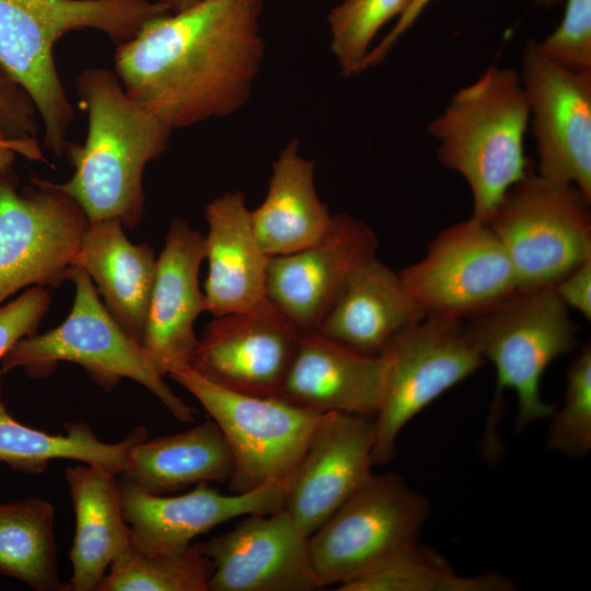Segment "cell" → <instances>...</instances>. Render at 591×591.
Returning a JSON list of instances; mask_svg holds the SVG:
<instances>
[{"instance_id": "cell-1", "label": "cell", "mask_w": 591, "mask_h": 591, "mask_svg": "<svg viewBox=\"0 0 591 591\" xmlns=\"http://www.w3.org/2000/svg\"><path fill=\"white\" fill-rule=\"evenodd\" d=\"M259 3L199 0L116 46L126 92L172 131L242 107L264 56Z\"/></svg>"}, {"instance_id": "cell-2", "label": "cell", "mask_w": 591, "mask_h": 591, "mask_svg": "<svg viewBox=\"0 0 591 591\" xmlns=\"http://www.w3.org/2000/svg\"><path fill=\"white\" fill-rule=\"evenodd\" d=\"M76 88L88 113L86 137L69 142L65 154L73 174L55 184L90 222L118 218L136 228L144 210V167L165 151L172 130L126 92L114 71L84 69Z\"/></svg>"}, {"instance_id": "cell-3", "label": "cell", "mask_w": 591, "mask_h": 591, "mask_svg": "<svg viewBox=\"0 0 591 591\" xmlns=\"http://www.w3.org/2000/svg\"><path fill=\"white\" fill-rule=\"evenodd\" d=\"M167 12L155 0H0V72L34 104L45 148L62 155L74 118L55 61L57 43L93 30L117 46Z\"/></svg>"}, {"instance_id": "cell-4", "label": "cell", "mask_w": 591, "mask_h": 591, "mask_svg": "<svg viewBox=\"0 0 591 591\" xmlns=\"http://www.w3.org/2000/svg\"><path fill=\"white\" fill-rule=\"evenodd\" d=\"M529 123L520 73L491 65L428 124L439 161L470 186L472 216L487 222L508 189L528 174Z\"/></svg>"}, {"instance_id": "cell-5", "label": "cell", "mask_w": 591, "mask_h": 591, "mask_svg": "<svg viewBox=\"0 0 591 591\" xmlns=\"http://www.w3.org/2000/svg\"><path fill=\"white\" fill-rule=\"evenodd\" d=\"M468 340L497 373V390L478 444L495 464L502 453L497 432L503 413V390H513L519 412L515 430L548 418L556 406L541 397V380L548 364L572 350L577 326L554 288L517 290L487 311L464 322Z\"/></svg>"}, {"instance_id": "cell-6", "label": "cell", "mask_w": 591, "mask_h": 591, "mask_svg": "<svg viewBox=\"0 0 591 591\" xmlns=\"http://www.w3.org/2000/svg\"><path fill=\"white\" fill-rule=\"evenodd\" d=\"M76 293L68 317L56 328L20 339L1 359L0 375L22 368L28 375H48L61 361L81 366L103 389L123 379L152 392L170 413L192 422L196 410L164 382L142 344L128 335L100 301L90 276L76 267L70 276Z\"/></svg>"}, {"instance_id": "cell-7", "label": "cell", "mask_w": 591, "mask_h": 591, "mask_svg": "<svg viewBox=\"0 0 591 591\" xmlns=\"http://www.w3.org/2000/svg\"><path fill=\"white\" fill-rule=\"evenodd\" d=\"M167 375L198 399L223 433L233 460V493L268 484L286 489L325 413L223 389L188 366Z\"/></svg>"}, {"instance_id": "cell-8", "label": "cell", "mask_w": 591, "mask_h": 591, "mask_svg": "<svg viewBox=\"0 0 591 591\" xmlns=\"http://www.w3.org/2000/svg\"><path fill=\"white\" fill-rule=\"evenodd\" d=\"M430 502L395 473L371 474L312 535L320 588L341 586L418 542Z\"/></svg>"}, {"instance_id": "cell-9", "label": "cell", "mask_w": 591, "mask_h": 591, "mask_svg": "<svg viewBox=\"0 0 591 591\" xmlns=\"http://www.w3.org/2000/svg\"><path fill=\"white\" fill-rule=\"evenodd\" d=\"M575 186L528 174L505 194L487 223L513 267L518 290L553 288L591 258V216Z\"/></svg>"}, {"instance_id": "cell-10", "label": "cell", "mask_w": 591, "mask_h": 591, "mask_svg": "<svg viewBox=\"0 0 591 591\" xmlns=\"http://www.w3.org/2000/svg\"><path fill=\"white\" fill-rule=\"evenodd\" d=\"M19 190L11 170L0 172V304L30 286H58L76 268L90 221L55 182L33 178Z\"/></svg>"}, {"instance_id": "cell-11", "label": "cell", "mask_w": 591, "mask_h": 591, "mask_svg": "<svg viewBox=\"0 0 591 591\" xmlns=\"http://www.w3.org/2000/svg\"><path fill=\"white\" fill-rule=\"evenodd\" d=\"M380 355L384 389L373 417V465L390 463L403 428L486 362L468 340L464 322L441 317H425L406 328Z\"/></svg>"}, {"instance_id": "cell-12", "label": "cell", "mask_w": 591, "mask_h": 591, "mask_svg": "<svg viewBox=\"0 0 591 591\" xmlns=\"http://www.w3.org/2000/svg\"><path fill=\"white\" fill-rule=\"evenodd\" d=\"M398 274L425 317L465 322L518 290L503 246L474 216L437 234L426 255Z\"/></svg>"}, {"instance_id": "cell-13", "label": "cell", "mask_w": 591, "mask_h": 591, "mask_svg": "<svg viewBox=\"0 0 591 591\" xmlns=\"http://www.w3.org/2000/svg\"><path fill=\"white\" fill-rule=\"evenodd\" d=\"M536 141L537 175L591 201V73L566 69L528 40L520 73Z\"/></svg>"}, {"instance_id": "cell-14", "label": "cell", "mask_w": 591, "mask_h": 591, "mask_svg": "<svg viewBox=\"0 0 591 591\" xmlns=\"http://www.w3.org/2000/svg\"><path fill=\"white\" fill-rule=\"evenodd\" d=\"M303 333L267 300L216 317L197 339L188 367L223 389L276 396Z\"/></svg>"}, {"instance_id": "cell-15", "label": "cell", "mask_w": 591, "mask_h": 591, "mask_svg": "<svg viewBox=\"0 0 591 591\" xmlns=\"http://www.w3.org/2000/svg\"><path fill=\"white\" fill-rule=\"evenodd\" d=\"M198 546L212 564L208 591L321 589L309 537L283 508L245 515L232 530Z\"/></svg>"}, {"instance_id": "cell-16", "label": "cell", "mask_w": 591, "mask_h": 591, "mask_svg": "<svg viewBox=\"0 0 591 591\" xmlns=\"http://www.w3.org/2000/svg\"><path fill=\"white\" fill-rule=\"evenodd\" d=\"M373 417L325 413L285 489L283 509L309 537L372 474Z\"/></svg>"}, {"instance_id": "cell-17", "label": "cell", "mask_w": 591, "mask_h": 591, "mask_svg": "<svg viewBox=\"0 0 591 591\" xmlns=\"http://www.w3.org/2000/svg\"><path fill=\"white\" fill-rule=\"evenodd\" d=\"M378 244L366 222L336 215L317 243L269 257L267 298L301 329L315 332L351 274L376 256Z\"/></svg>"}, {"instance_id": "cell-18", "label": "cell", "mask_w": 591, "mask_h": 591, "mask_svg": "<svg viewBox=\"0 0 591 591\" xmlns=\"http://www.w3.org/2000/svg\"><path fill=\"white\" fill-rule=\"evenodd\" d=\"M130 545L142 553L177 552L193 540L237 517L267 514L283 508L285 488L264 485L252 491L223 495L208 484L189 493L152 495L118 479Z\"/></svg>"}, {"instance_id": "cell-19", "label": "cell", "mask_w": 591, "mask_h": 591, "mask_svg": "<svg viewBox=\"0 0 591 591\" xmlns=\"http://www.w3.org/2000/svg\"><path fill=\"white\" fill-rule=\"evenodd\" d=\"M204 259L205 236L182 218H175L157 258L141 340L163 378L173 369L188 366L196 347L194 324L206 311L205 296L199 288Z\"/></svg>"}, {"instance_id": "cell-20", "label": "cell", "mask_w": 591, "mask_h": 591, "mask_svg": "<svg viewBox=\"0 0 591 591\" xmlns=\"http://www.w3.org/2000/svg\"><path fill=\"white\" fill-rule=\"evenodd\" d=\"M382 355H367L304 332L275 397L317 413L374 417L384 389Z\"/></svg>"}, {"instance_id": "cell-21", "label": "cell", "mask_w": 591, "mask_h": 591, "mask_svg": "<svg viewBox=\"0 0 591 591\" xmlns=\"http://www.w3.org/2000/svg\"><path fill=\"white\" fill-rule=\"evenodd\" d=\"M205 215L206 311L218 317L262 305L268 300L269 256L255 235L244 194H222L207 205Z\"/></svg>"}, {"instance_id": "cell-22", "label": "cell", "mask_w": 591, "mask_h": 591, "mask_svg": "<svg viewBox=\"0 0 591 591\" xmlns=\"http://www.w3.org/2000/svg\"><path fill=\"white\" fill-rule=\"evenodd\" d=\"M422 318L399 274L375 256L351 274L315 332L359 352L380 355Z\"/></svg>"}, {"instance_id": "cell-23", "label": "cell", "mask_w": 591, "mask_h": 591, "mask_svg": "<svg viewBox=\"0 0 591 591\" xmlns=\"http://www.w3.org/2000/svg\"><path fill=\"white\" fill-rule=\"evenodd\" d=\"M76 514L67 591H97L112 563L130 546L117 475L79 462L65 472Z\"/></svg>"}, {"instance_id": "cell-24", "label": "cell", "mask_w": 591, "mask_h": 591, "mask_svg": "<svg viewBox=\"0 0 591 591\" xmlns=\"http://www.w3.org/2000/svg\"><path fill=\"white\" fill-rule=\"evenodd\" d=\"M335 217L317 195L314 162L292 139L273 163L265 199L251 210L258 243L269 257L299 252L321 241Z\"/></svg>"}, {"instance_id": "cell-25", "label": "cell", "mask_w": 591, "mask_h": 591, "mask_svg": "<svg viewBox=\"0 0 591 591\" xmlns=\"http://www.w3.org/2000/svg\"><path fill=\"white\" fill-rule=\"evenodd\" d=\"M76 267L95 281L107 311L121 328L141 343L157 269L150 246L130 242L118 218L90 222Z\"/></svg>"}, {"instance_id": "cell-26", "label": "cell", "mask_w": 591, "mask_h": 591, "mask_svg": "<svg viewBox=\"0 0 591 591\" xmlns=\"http://www.w3.org/2000/svg\"><path fill=\"white\" fill-rule=\"evenodd\" d=\"M232 470L230 448L211 419L186 431L140 441L119 479L152 495H166L193 485L229 483Z\"/></svg>"}, {"instance_id": "cell-27", "label": "cell", "mask_w": 591, "mask_h": 591, "mask_svg": "<svg viewBox=\"0 0 591 591\" xmlns=\"http://www.w3.org/2000/svg\"><path fill=\"white\" fill-rule=\"evenodd\" d=\"M66 434L27 427L13 418L0 402V464L25 474H40L50 461L63 459L94 464L120 475L134 445L148 438L147 428H135L115 443L101 441L85 422L65 424Z\"/></svg>"}, {"instance_id": "cell-28", "label": "cell", "mask_w": 591, "mask_h": 591, "mask_svg": "<svg viewBox=\"0 0 591 591\" xmlns=\"http://www.w3.org/2000/svg\"><path fill=\"white\" fill-rule=\"evenodd\" d=\"M53 505L31 497L0 505V573L37 591L66 590L58 572Z\"/></svg>"}, {"instance_id": "cell-29", "label": "cell", "mask_w": 591, "mask_h": 591, "mask_svg": "<svg viewBox=\"0 0 591 591\" xmlns=\"http://www.w3.org/2000/svg\"><path fill=\"white\" fill-rule=\"evenodd\" d=\"M336 590L512 591L515 590V584L496 571L471 577L461 576L439 552L416 542Z\"/></svg>"}, {"instance_id": "cell-30", "label": "cell", "mask_w": 591, "mask_h": 591, "mask_svg": "<svg viewBox=\"0 0 591 591\" xmlns=\"http://www.w3.org/2000/svg\"><path fill=\"white\" fill-rule=\"evenodd\" d=\"M211 572L198 544L166 553H142L130 545L112 563L97 591H208Z\"/></svg>"}, {"instance_id": "cell-31", "label": "cell", "mask_w": 591, "mask_h": 591, "mask_svg": "<svg viewBox=\"0 0 591 591\" xmlns=\"http://www.w3.org/2000/svg\"><path fill=\"white\" fill-rule=\"evenodd\" d=\"M412 0H344L328 14L331 50L346 77L363 71L380 30L398 18Z\"/></svg>"}, {"instance_id": "cell-32", "label": "cell", "mask_w": 591, "mask_h": 591, "mask_svg": "<svg viewBox=\"0 0 591 591\" xmlns=\"http://www.w3.org/2000/svg\"><path fill=\"white\" fill-rule=\"evenodd\" d=\"M547 447L570 459L591 450V346L584 344L570 362L564 405L551 416Z\"/></svg>"}, {"instance_id": "cell-33", "label": "cell", "mask_w": 591, "mask_h": 591, "mask_svg": "<svg viewBox=\"0 0 591 591\" xmlns=\"http://www.w3.org/2000/svg\"><path fill=\"white\" fill-rule=\"evenodd\" d=\"M564 1L560 23L537 45L555 63L575 72L591 73V0Z\"/></svg>"}, {"instance_id": "cell-34", "label": "cell", "mask_w": 591, "mask_h": 591, "mask_svg": "<svg viewBox=\"0 0 591 591\" xmlns=\"http://www.w3.org/2000/svg\"><path fill=\"white\" fill-rule=\"evenodd\" d=\"M50 303L47 289L33 286L0 306V359L23 337L35 333Z\"/></svg>"}, {"instance_id": "cell-35", "label": "cell", "mask_w": 591, "mask_h": 591, "mask_svg": "<svg viewBox=\"0 0 591 591\" xmlns=\"http://www.w3.org/2000/svg\"><path fill=\"white\" fill-rule=\"evenodd\" d=\"M40 124L27 94L0 72V130L10 138H37Z\"/></svg>"}, {"instance_id": "cell-36", "label": "cell", "mask_w": 591, "mask_h": 591, "mask_svg": "<svg viewBox=\"0 0 591 591\" xmlns=\"http://www.w3.org/2000/svg\"><path fill=\"white\" fill-rule=\"evenodd\" d=\"M553 288L567 308L591 320V258L569 271Z\"/></svg>"}, {"instance_id": "cell-37", "label": "cell", "mask_w": 591, "mask_h": 591, "mask_svg": "<svg viewBox=\"0 0 591 591\" xmlns=\"http://www.w3.org/2000/svg\"><path fill=\"white\" fill-rule=\"evenodd\" d=\"M432 0H412L405 11L397 18L393 28L386 36L373 47L367 56L363 70L380 63L393 45L403 36L420 16L424 10ZM564 0H536V2L546 8H554Z\"/></svg>"}, {"instance_id": "cell-38", "label": "cell", "mask_w": 591, "mask_h": 591, "mask_svg": "<svg viewBox=\"0 0 591 591\" xmlns=\"http://www.w3.org/2000/svg\"><path fill=\"white\" fill-rule=\"evenodd\" d=\"M18 155L46 162L37 138L14 139L0 130V172L11 169Z\"/></svg>"}, {"instance_id": "cell-39", "label": "cell", "mask_w": 591, "mask_h": 591, "mask_svg": "<svg viewBox=\"0 0 591 591\" xmlns=\"http://www.w3.org/2000/svg\"><path fill=\"white\" fill-rule=\"evenodd\" d=\"M170 9V11H179L190 7L199 0H155Z\"/></svg>"}, {"instance_id": "cell-40", "label": "cell", "mask_w": 591, "mask_h": 591, "mask_svg": "<svg viewBox=\"0 0 591 591\" xmlns=\"http://www.w3.org/2000/svg\"><path fill=\"white\" fill-rule=\"evenodd\" d=\"M247 1H251V2H254V3H262V0H247Z\"/></svg>"}]
</instances>
